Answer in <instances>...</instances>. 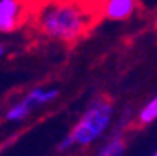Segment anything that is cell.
Segmentation results:
<instances>
[{"mask_svg": "<svg viewBox=\"0 0 157 156\" xmlns=\"http://www.w3.org/2000/svg\"><path fill=\"white\" fill-rule=\"evenodd\" d=\"M38 21L46 36L62 41H74L86 33L90 16L80 4L53 2L41 9Z\"/></svg>", "mask_w": 157, "mask_h": 156, "instance_id": "1", "label": "cell"}, {"mask_svg": "<svg viewBox=\"0 0 157 156\" xmlns=\"http://www.w3.org/2000/svg\"><path fill=\"white\" fill-rule=\"evenodd\" d=\"M111 120H113V105L102 98L92 100L84 115L74 125L72 132L67 137H63L58 151H68L72 146H89L96 142L106 134Z\"/></svg>", "mask_w": 157, "mask_h": 156, "instance_id": "2", "label": "cell"}, {"mask_svg": "<svg viewBox=\"0 0 157 156\" xmlns=\"http://www.w3.org/2000/svg\"><path fill=\"white\" fill-rule=\"evenodd\" d=\"M60 91L56 88H34L31 89L21 101L14 103L5 113V120L9 122H22L29 117V113L34 108L41 105H48V103L55 101L58 98Z\"/></svg>", "mask_w": 157, "mask_h": 156, "instance_id": "3", "label": "cell"}, {"mask_svg": "<svg viewBox=\"0 0 157 156\" xmlns=\"http://www.w3.org/2000/svg\"><path fill=\"white\" fill-rule=\"evenodd\" d=\"M19 2L17 0H0V31L10 33L17 26L19 19Z\"/></svg>", "mask_w": 157, "mask_h": 156, "instance_id": "4", "label": "cell"}, {"mask_svg": "<svg viewBox=\"0 0 157 156\" xmlns=\"http://www.w3.org/2000/svg\"><path fill=\"white\" fill-rule=\"evenodd\" d=\"M135 7H137L135 0H106L104 14L111 21H123L133 14Z\"/></svg>", "mask_w": 157, "mask_h": 156, "instance_id": "5", "label": "cell"}, {"mask_svg": "<svg viewBox=\"0 0 157 156\" xmlns=\"http://www.w3.org/2000/svg\"><path fill=\"white\" fill-rule=\"evenodd\" d=\"M125 148H126L125 139H123L120 134H114V136L108 141L106 144L99 149L96 156H123Z\"/></svg>", "mask_w": 157, "mask_h": 156, "instance_id": "6", "label": "cell"}, {"mask_svg": "<svg viewBox=\"0 0 157 156\" xmlns=\"http://www.w3.org/2000/svg\"><path fill=\"white\" fill-rule=\"evenodd\" d=\"M155 120H157V94L150 101H147L144 105V108L138 112V122L140 124L147 125V124H152Z\"/></svg>", "mask_w": 157, "mask_h": 156, "instance_id": "7", "label": "cell"}, {"mask_svg": "<svg viewBox=\"0 0 157 156\" xmlns=\"http://www.w3.org/2000/svg\"><path fill=\"white\" fill-rule=\"evenodd\" d=\"M4 53H5V45H2V43H0V57H2Z\"/></svg>", "mask_w": 157, "mask_h": 156, "instance_id": "8", "label": "cell"}, {"mask_svg": "<svg viewBox=\"0 0 157 156\" xmlns=\"http://www.w3.org/2000/svg\"><path fill=\"white\" fill-rule=\"evenodd\" d=\"M152 156H157V151H155V153H154V154H152Z\"/></svg>", "mask_w": 157, "mask_h": 156, "instance_id": "9", "label": "cell"}, {"mask_svg": "<svg viewBox=\"0 0 157 156\" xmlns=\"http://www.w3.org/2000/svg\"><path fill=\"white\" fill-rule=\"evenodd\" d=\"M155 26H157V21H155Z\"/></svg>", "mask_w": 157, "mask_h": 156, "instance_id": "10", "label": "cell"}]
</instances>
